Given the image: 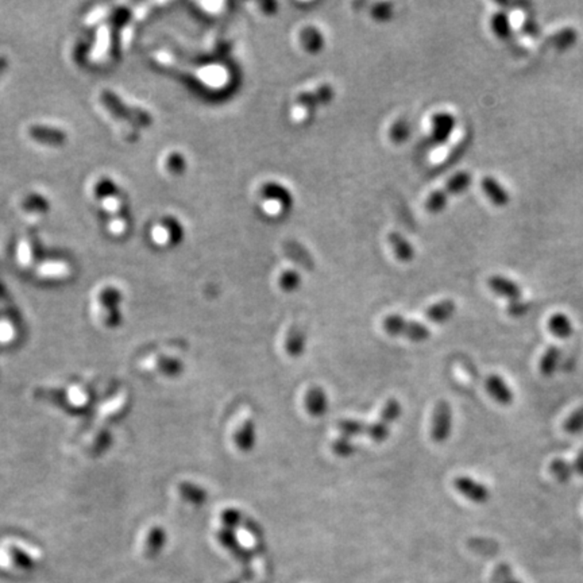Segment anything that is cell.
I'll list each match as a JSON object with an SVG mask.
<instances>
[{
  "instance_id": "1f68e13d",
  "label": "cell",
  "mask_w": 583,
  "mask_h": 583,
  "mask_svg": "<svg viewBox=\"0 0 583 583\" xmlns=\"http://www.w3.org/2000/svg\"><path fill=\"white\" fill-rule=\"evenodd\" d=\"M573 466H574L575 473H578V474L583 475V451H581V453L578 454L577 459L573 462Z\"/></svg>"
},
{
  "instance_id": "4316f807",
  "label": "cell",
  "mask_w": 583,
  "mask_h": 583,
  "mask_svg": "<svg viewBox=\"0 0 583 583\" xmlns=\"http://www.w3.org/2000/svg\"><path fill=\"white\" fill-rule=\"evenodd\" d=\"M563 429L569 435H578L583 431V405L577 408L570 416L566 418Z\"/></svg>"
},
{
  "instance_id": "30bf717a",
  "label": "cell",
  "mask_w": 583,
  "mask_h": 583,
  "mask_svg": "<svg viewBox=\"0 0 583 583\" xmlns=\"http://www.w3.org/2000/svg\"><path fill=\"white\" fill-rule=\"evenodd\" d=\"M178 493L184 500L195 506H202L209 500V492L203 489L202 486L189 481L180 482Z\"/></svg>"
},
{
  "instance_id": "d4e9b609",
  "label": "cell",
  "mask_w": 583,
  "mask_h": 583,
  "mask_svg": "<svg viewBox=\"0 0 583 583\" xmlns=\"http://www.w3.org/2000/svg\"><path fill=\"white\" fill-rule=\"evenodd\" d=\"M222 523L224 528H228L231 531H235L237 528H239L241 525L245 524L246 517L242 514V512H239L238 509H226L222 513Z\"/></svg>"
},
{
  "instance_id": "7c38bea8",
  "label": "cell",
  "mask_w": 583,
  "mask_h": 583,
  "mask_svg": "<svg viewBox=\"0 0 583 583\" xmlns=\"http://www.w3.org/2000/svg\"><path fill=\"white\" fill-rule=\"evenodd\" d=\"M548 330L559 339H569L574 333L570 318L562 312H558L548 319Z\"/></svg>"
},
{
  "instance_id": "8fae6325",
  "label": "cell",
  "mask_w": 583,
  "mask_h": 583,
  "mask_svg": "<svg viewBox=\"0 0 583 583\" xmlns=\"http://www.w3.org/2000/svg\"><path fill=\"white\" fill-rule=\"evenodd\" d=\"M307 348V333L301 327H293L285 340V350L293 357L298 358L305 353Z\"/></svg>"
},
{
  "instance_id": "f1b7e54d",
  "label": "cell",
  "mask_w": 583,
  "mask_h": 583,
  "mask_svg": "<svg viewBox=\"0 0 583 583\" xmlns=\"http://www.w3.org/2000/svg\"><path fill=\"white\" fill-rule=\"evenodd\" d=\"M495 577H496V580H497V582L499 583H521L514 578V575L512 573V569L508 564H505V563H500L496 567Z\"/></svg>"
},
{
  "instance_id": "8992f818",
  "label": "cell",
  "mask_w": 583,
  "mask_h": 583,
  "mask_svg": "<svg viewBox=\"0 0 583 583\" xmlns=\"http://www.w3.org/2000/svg\"><path fill=\"white\" fill-rule=\"evenodd\" d=\"M488 285L493 293L509 300L510 302L521 300V297H523L521 287L519 284H516L514 281L503 277V276H492L488 280Z\"/></svg>"
},
{
  "instance_id": "5b68a950",
  "label": "cell",
  "mask_w": 583,
  "mask_h": 583,
  "mask_svg": "<svg viewBox=\"0 0 583 583\" xmlns=\"http://www.w3.org/2000/svg\"><path fill=\"white\" fill-rule=\"evenodd\" d=\"M307 412L312 417L324 416L329 411V396L327 392L322 386H312L307 394L304 401Z\"/></svg>"
},
{
  "instance_id": "4dcf8cb0",
  "label": "cell",
  "mask_w": 583,
  "mask_h": 583,
  "mask_svg": "<svg viewBox=\"0 0 583 583\" xmlns=\"http://www.w3.org/2000/svg\"><path fill=\"white\" fill-rule=\"evenodd\" d=\"M280 285L284 291H294L300 285V277L294 272H288L281 277Z\"/></svg>"
},
{
  "instance_id": "9a60e30c",
  "label": "cell",
  "mask_w": 583,
  "mask_h": 583,
  "mask_svg": "<svg viewBox=\"0 0 583 583\" xmlns=\"http://www.w3.org/2000/svg\"><path fill=\"white\" fill-rule=\"evenodd\" d=\"M455 118L450 114H438L433 118V134L439 142H444L455 128Z\"/></svg>"
},
{
  "instance_id": "6da1fadb",
  "label": "cell",
  "mask_w": 583,
  "mask_h": 583,
  "mask_svg": "<svg viewBox=\"0 0 583 583\" xmlns=\"http://www.w3.org/2000/svg\"><path fill=\"white\" fill-rule=\"evenodd\" d=\"M383 330L390 336L405 337L411 342H425L431 337V331L423 323L415 320H407L398 315H390L383 320Z\"/></svg>"
},
{
  "instance_id": "44dd1931",
  "label": "cell",
  "mask_w": 583,
  "mask_h": 583,
  "mask_svg": "<svg viewBox=\"0 0 583 583\" xmlns=\"http://www.w3.org/2000/svg\"><path fill=\"white\" fill-rule=\"evenodd\" d=\"M390 427L392 425H389L388 423H385L383 420L379 418L378 421H375L374 424H366V435L365 436H369L373 442L379 444L389 438Z\"/></svg>"
},
{
  "instance_id": "5bb4252c",
  "label": "cell",
  "mask_w": 583,
  "mask_h": 583,
  "mask_svg": "<svg viewBox=\"0 0 583 583\" xmlns=\"http://www.w3.org/2000/svg\"><path fill=\"white\" fill-rule=\"evenodd\" d=\"M216 536H217V540L222 543L227 549H230V552H233L235 556L245 558V559L249 558L250 559V554L238 543L234 531L223 527L222 530L217 531Z\"/></svg>"
},
{
  "instance_id": "e0dca14e",
  "label": "cell",
  "mask_w": 583,
  "mask_h": 583,
  "mask_svg": "<svg viewBox=\"0 0 583 583\" xmlns=\"http://www.w3.org/2000/svg\"><path fill=\"white\" fill-rule=\"evenodd\" d=\"M167 544V532L163 527H153L147 535L146 552L149 556H157Z\"/></svg>"
},
{
  "instance_id": "2e32d148",
  "label": "cell",
  "mask_w": 583,
  "mask_h": 583,
  "mask_svg": "<svg viewBox=\"0 0 583 583\" xmlns=\"http://www.w3.org/2000/svg\"><path fill=\"white\" fill-rule=\"evenodd\" d=\"M549 473L552 474V477L556 481L564 484V482H569L574 477L575 470H574L573 462H569L566 459L558 458L554 459L549 463Z\"/></svg>"
},
{
  "instance_id": "9c48e42d",
  "label": "cell",
  "mask_w": 583,
  "mask_h": 583,
  "mask_svg": "<svg viewBox=\"0 0 583 583\" xmlns=\"http://www.w3.org/2000/svg\"><path fill=\"white\" fill-rule=\"evenodd\" d=\"M457 312V304L453 300H442L425 311V318L432 323H446Z\"/></svg>"
},
{
  "instance_id": "d6986e66",
  "label": "cell",
  "mask_w": 583,
  "mask_h": 583,
  "mask_svg": "<svg viewBox=\"0 0 583 583\" xmlns=\"http://www.w3.org/2000/svg\"><path fill=\"white\" fill-rule=\"evenodd\" d=\"M471 174L468 171H459L455 176H453L447 185L444 192L450 196V195H459L464 191H467L471 185Z\"/></svg>"
},
{
  "instance_id": "ffe728a7",
  "label": "cell",
  "mask_w": 583,
  "mask_h": 583,
  "mask_svg": "<svg viewBox=\"0 0 583 583\" xmlns=\"http://www.w3.org/2000/svg\"><path fill=\"white\" fill-rule=\"evenodd\" d=\"M157 369L160 373L167 377H177L184 372V365L177 358L161 355L157 359Z\"/></svg>"
},
{
  "instance_id": "603a6c76",
  "label": "cell",
  "mask_w": 583,
  "mask_h": 583,
  "mask_svg": "<svg viewBox=\"0 0 583 583\" xmlns=\"http://www.w3.org/2000/svg\"><path fill=\"white\" fill-rule=\"evenodd\" d=\"M401 414H403L401 403L397 398H389L381 411L379 418L388 423L389 425H392L398 417L401 416Z\"/></svg>"
},
{
  "instance_id": "f546056e",
  "label": "cell",
  "mask_w": 583,
  "mask_h": 583,
  "mask_svg": "<svg viewBox=\"0 0 583 583\" xmlns=\"http://www.w3.org/2000/svg\"><path fill=\"white\" fill-rule=\"evenodd\" d=\"M530 308L531 307H530V304L527 301L517 300V301L509 302V305H508L506 309H508V313L510 316H513V318H523V316H525L528 313Z\"/></svg>"
},
{
  "instance_id": "cb8c5ba5",
  "label": "cell",
  "mask_w": 583,
  "mask_h": 583,
  "mask_svg": "<svg viewBox=\"0 0 583 583\" xmlns=\"http://www.w3.org/2000/svg\"><path fill=\"white\" fill-rule=\"evenodd\" d=\"M331 449H333V454L340 458H350L357 451V447L354 446L351 439L347 436H339L337 439H335L331 443Z\"/></svg>"
},
{
  "instance_id": "ac0fdd59",
  "label": "cell",
  "mask_w": 583,
  "mask_h": 583,
  "mask_svg": "<svg viewBox=\"0 0 583 583\" xmlns=\"http://www.w3.org/2000/svg\"><path fill=\"white\" fill-rule=\"evenodd\" d=\"M337 429L342 436H365L366 435V423L354 418H342L337 423Z\"/></svg>"
},
{
  "instance_id": "7402d4cb",
  "label": "cell",
  "mask_w": 583,
  "mask_h": 583,
  "mask_svg": "<svg viewBox=\"0 0 583 583\" xmlns=\"http://www.w3.org/2000/svg\"><path fill=\"white\" fill-rule=\"evenodd\" d=\"M492 29H493V33L501 40H508L512 36V26L505 12H497L493 15Z\"/></svg>"
},
{
  "instance_id": "484cf974",
  "label": "cell",
  "mask_w": 583,
  "mask_h": 583,
  "mask_svg": "<svg viewBox=\"0 0 583 583\" xmlns=\"http://www.w3.org/2000/svg\"><path fill=\"white\" fill-rule=\"evenodd\" d=\"M577 37H578V34H577V32L574 29H564L562 32H558L551 38V43L556 49H559V50H566V49H569L570 46H573L575 43Z\"/></svg>"
},
{
  "instance_id": "7a4b0ae2",
  "label": "cell",
  "mask_w": 583,
  "mask_h": 583,
  "mask_svg": "<svg viewBox=\"0 0 583 583\" xmlns=\"http://www.w3.org/2000/svg\"><path fill=\"white\" fill-rule=\"evenodd\" d=\"M453 431V408L449 401L436 403L431 421V439L435 443H444Z\"/></svg>"
},
{
  "instance_id": "3957f363",
  "label": "cell",
  "mask_w": 583,
  "mask_h": 583,
  "mask_svg": "<svg viewBox=\"0 0 583 583\" xmlns=\"http://www.w3.org/2000/svg\"><path fill=\"white\" fill-rule=\"evenodd\" d=\"M454 488L459 493L474 503H486L490 500V490L482 482H478L470 477L460 475L454 479Z\"/></svg>"
},
{
  "instance_id": "ba28073f",
  "label": "cell",
  "mask_w": 583,
  "mask_h": 583,
  "mask_svg": "<svg viewBox=\"0 0 583 583\" xmlns=\"http://www.w3.org/2000/svg\"><path fill=\"white\" fill-rule=\"evenodd\" d=\"M234 442H235V446L242 453H250L251 450L255 447L257 429H255V423L252 418H248L238 428V431L234 435Z\"/></svg>"
},
{
  "instance_id": "277c9868",
  "label": "cell",
  "mask_w": 583,
  "mask_h": 583,
  "mask_svg": "<svg viewBox=\"0 0 583 583\" xmlns=\"http://www.w3.org/2000/svg\"><path fill=\"white\" fill-rule=\"evenodd\" d=\"M485 388L489 396L502 407H508L513 404L514 393L510 386L505 382V379L499 374L488 375L485 381Z\"/></svg>"
},
{
  "instance_id": "52a82bcc",
  "label": "cell",
  "mask_w": 583,
  "mask_h": 583,
  "mask_svg": "<svg viewBox=\"0 0 583 583\" xmlns=\"http://www.w3.org/2000/svg\"><path fill=\"white\" fill-rule=\"evenodd\" d=\"M481 188L484 193L486 195V198L496 207H505L509 203V193L495 177H490V176L484 177L481 181Z\"/></svg>"
},
{
  "instance_id": "4fadbf2b",
  "label": "cell",
  "mask_w": 583,
  "mask_h": 583,
  "mask_svg": "<svg viewBox=\"0 0 583 583\" xmlns=\"http://www.w3.org/2000/svg\"><path fill=\"white\" fill-rule=\"evenodd\" d=\"M560 361V350L558 346L551 344L542 355L539 362V370L544 377H551L558 370Z\"/></svg>"
},
{
  "instance_id": "83f0119b",
  "label": "cell",
  "mask_w": 583,
  "mask_h": 583,
  "mask_svg": "<svg viewBox=\"0 0 583 583\" xmlns=\"http://www.w3.org/2000/svg\"><path fill=\"white\" fill-rule=\"evenodd\" d=\"M447 200H449V195L444 191H438L429 196L427 202V209L431 212H440L446 207Z\"/></svg>"
}]
</instances>
